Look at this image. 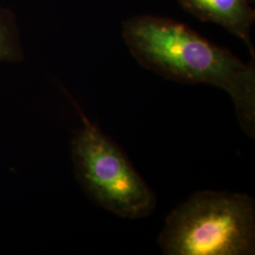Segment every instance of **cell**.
<instances>
[{"label":"cell","mask_w":255,"mask_h":255,"mask_svg":"<svg viewBox=\"0 0 255 255\" xmlns=\"http://www.w3.org/2000/svg\"><path fill=\"white\" fill-rule=\"evenodd\" d=\"M158 244L166 255H255V201L243 193L197 192L167 216Z\"/></svg>","instance_id":"7a4b0ae2"},{"label":"cell","mask_w":255,"mask_h":255,"mask_svg":"<svg viewBox=\"0 0 255 255\" xmlns=\"http://www.w3.org/2000/svg\"><path fill=\"white\" fill-rule=\"evenodd\" d=\"M129 52L146 69L174 82L208 84L226 92L237 120L255 137V69L227 49L169 18L140 15L123 23Z\"/></svg>","instance_id":"6da1fadb"},{"label":"cell","mask_w":255,"mask_h":255,"mask_svg":"<svg viewBox=\"0 0 255 255\" xmlns=\"http://www.w3.org/2000/svg\"><path fill=\"white\" fill-rule=\"evenodd\" d=\"M73 156L85 191L101 207L120 218L142 219L156 206L154 192L122 151L100 128L82 115Z\"/></svg>","instance_id":"3957f363"},{"label":"cell","mask_w":255,"mask_h":255,"mask_svg":"<svg viewBox=\"0 0 255 255\" xmlns=\"http://www.w3.org/2000/svg\"><path fill=\"white\" fill-rule=\"evenodd\" d=\"M250 1H252V0H250ZM253 1H254V0H253Z\"/></svg>","instance_id":"8992f818"},{"label":"cell","mask_w":255,"mask_h":255,"mask_svg":"<svg viewBox=\"0 0 255 255\" xmlns=\"http://www.w3.org/2000/svg\"><path fill=\"white\" fill-rule=\"evenodd\" d=\"M182 8L201 21L216 23L240 38L255 60V47L251 30L255 11L250 0H178Z\"/></svg>","instance_id":"277c9868"},{"label":"cell","mask_w":255,"mask_h":255,"mask_svg":"<svg viewBox=\"0 0 255 255\" xmlns=\"http://www.w3.org/2000/svg\"><path fill=\"white\" fill-rule=\"evenodd\" d=\"M14 55L11 31L5 17L0 16V61L11 59Z\"/></svg>","instance_id":"5b68a950"}]
</instances>
